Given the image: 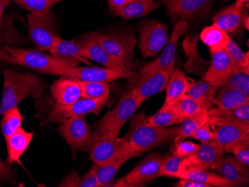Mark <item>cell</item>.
Here are the masks:
<instances>
[{
    "label": "cell",
    "instance_id": "6da1fadb",
    "mask_svg": "<svg viewBox=\"0 0 249 187\" xmlns=\"http://www.w3.org/2000/svg\"><path fill=\"white\" fill-rule=\"evenodd\" d=\"M4 87L0 104V117L10 109L18 107L26 98H39L47 84L33 74L21 73L12 69L3 71Z\"/></svg>",
    "mask_w": 249,
    "mask_h": 187
},
{
    "label": "cell",
    "instance_id": "7a4b0ae2",
    "mask_svg": "<svg viewBox=\"0 0 249 187\" xmlns=\"http://www.w3.org/2000/svg\"><path fill=\"white\" fill-rule=\"evenodd\" d=\"M148 117L144 113L133 116L128 135L131 149L141 154L152 148L174 141L178 135V127H155L149 123Z\"/></svg>",
    "mask_w": 249,
    "mask_h": 187
},
{
    "label": "cell",
    "instance_id": "3957f363",
    "mask_svg": "<svg viewBox=\"0 0 249 187\" xmlns=\"http://www.w3.org/2000/svg\"><path fill=\"white\" fill-rule=\"evenodd\" d=\"M140 106L138 100L131 92L128 90L124 92L117 105L112 111L106 113L98 122L97 129L93 133V137L106 135L120 136L123 125L134 115Z\"/></svg>",
    "mask_w": 249,
    "mask_h": 187
},
{
    "label": "cell",
    "instance_id": "277c9868",
    "mask_svg": "<svg viewBox=\"0 0 249 187\" xmlns=\"http://www.w3.org/2000/svg\"><path fill=\"white\" fill-rule=\"evenodd\" d=\"M6 50L13 59V64L24 66L43 73L61 75L68 68L51 54L40 50H25L7 45Z\"/></svg>",
    "mask_w": 249,
    "mask_h": 187
},
{
    "label": "cell",
    "instance_id": "5b68a950",
    "mask_svg": "<svg viewBox=\"0 0 249 187\" xmlns=\"http://www.w3.org/2000/svg\"><path fill=\"white\" fill-rule=\"evenodd\" d=\"M27 19L30 40L40 51H50L58 36L51 10L29 14Z\"/></svg>",
    "mask_w": 249,
    "mask_h": 187
},
{
    "label": "cell",
    "instance_id": "8992f818",
    "mask_svg": "<svg viewBox=\"0 0 249 187\" xmlns=\"http://www.w3.org/2000/svg\"><path fill=\"white\" fill-rule=\"evenodd\" d=\"M58 133L73 151L89 153L93 142V133L86 122L85 115L74 116L61 122Z\"/></svg>",
    "mask_w": 249,
    "mask_h": 187
},
{
    "label": "cell",
    "instance_id": "52a82bcc",
    "mask_svg": "<svg viewBox=\"0 0 249 187\" xmlns=\"http://www.w3.org/2000/svg\"><path fill=\"white\" fill-rule=\"evenodd\" d=\"M136 73L129 68L113 69L97 67H75L66 69L60 76L77 82H108L122 79H132Z\"/></svg>",
    "mask_w": 249,
    "mask_h": 187
},
{
    "label": "cell",
    "instance_id": "ba28073f",
    "mask_svg": "<svg viewBox=\"0 0 249 187\" xmlns=\"http://www.w3.org/2000/svg\"><path fill=\"white\" fill-rule=\"evenodd\" d=\"M188 32V24L186 19H180L174 26L171 37L165 47L164 51L158 59L150 64H146L136 74V78H143L152 74L162 70H174L175 58H176V47L180 37L187 34Z\"/></svg>",
    "mask_w": 249,
    "mask_h": 187
},
{
    "label": "cell",
    "instance_id": "9c48e42d",
    "mask_svg": "<svg viewBox=\"0 0 249 187\" xmlns=\"http://www.w3.org/2000/svg\"><path fill=\"white\" fill-rule=\"evenodd\" d=\"M163 159L160 153L152 152L138 167L133 169L115 184H112L111 187H145V185L160 177L159 171Z\"/></svg>",
    "mask_w": 249,
    "mask_h": 187
},
{
    "label": "cell",
    "instance_id": "30bf717a",
    "mask_svg": "<svg viewBox=\"0 0 249 187\" xmlns=\"http://www.w3.org/2000/svg\"><path fill=\"white\" fill-rule=\"evenodd\" d=\"M131 149L128 135L120 136L106 135L93 137V146L89 152L90 159L98 166L106 164Z\"/></svg>",
    "mask_w": 249,
    "mask_h": 187
},
{
    "label": "cell",
    "instance_id": "8fae6325",
    "mask_svg": "<svg viewBox=\"0 0 249 187\" xmlns=\"http://www.w3.org/2000/svg\"><path fill=\"white\" fill-rule=\"evenodd\" d=\"M139 47L143 58L155 56L165 48L169 41L168 29L159 21H149L140 25Z\"/></svg>",
    "mask_w": 249,
    "mask_h": 187
},
{
    "label": "cell",
    "instance_id": "7c38bea8",
    "mask_svg": "<svg viewBox=\"0 0 249 187\" xmlns=\"http://www.w3.org/2000/svg\"><path fill=\"white\" fill-rule=\"evenodd\" d=\"M96 36L101 45L107 52L123 61L126 68L131 69V62L134 58V48L137 44V39L133 33H96Z\"/></svg>",
    "mask_w": 249,
    "mask_h": 187
},
{
    "label": "cell",
    "instance_id": "4fadbf2b",
    "mask_svg": "<svg viewBox=\"0 0 249 187\" xmlns=\"http://www.w3.org/2000/svg\"><path fill=\"white\" fill-rule=\"evenodd\" d=\"M171 72V71L162 70L143 78L134 77L130 79L131 82L128 90L135 96L141 105L151 96L166 90Z\"/></svg>",
    "mask_w": 249,
    "mask_h": 187
},
{
    "label": "cell",
    "instance_id": "5bb4252c",
    "mask_svg": "<svg viewBox=\"0 0 249 187\" xmlns=\"http://www.w3.org/2000/svg\"><path fill=\"white\" fill-rule=\"evenodd\" d=\"M108 99L92 100L82 97L70 105L59 106L55 104L50 114V121L61 123L64 120L74 116H86L89 114L98 116L103 111Z\"/></svg>",
    "mask_w": 249,
    "mask_h": 187
},
{
    "label": "cell",
    "instance_id": "9a60e30c",
    "mask_svg": "<svg viewBox=\"0 0 249 187\" xmlns=\"http://www.w3.org/2000/svg\"><path fill=\"white\" fill-rule=\"evenodd\" d=\"M225 150L215 140L201 143L196 152L186 157L183 161L185 166H193L202 170H217L224 160Z\"/></svg>",
    "mask_w": 249,
    "mask_h": 187
},
{
    "label": "cell",
    "instance_id": "2e32d148",
    "mask_svg": "<svg viewBox=\"0 0 249 187\" xmlns=\"http://www.w3.org/2000/svg\"><path fill=\"white\" fill-rule=\"evenodd\" d=\"M49 51L52 56L62 63L68 69L78 67L82 63L89 64L85 58V51L80 43L64 40L59 36L56 37Z\"/></svg>",
    "mask_w": 249,
    "mask_h": 187
},
{
    "label": "cell",
    "instance_id": "e0dca14e",
    "mask_svg": "<svg viewBox=\"0 0 249 187\" xmlns=\"http://www.w3.org/2000/svg\"><path fill=\"white\" fill-rule=\"evenodd\" d=\"M84 51L85 58L93 60L106 68L113 69H125L126 66L123 61L112 56L104 47L101 45L96 36V32H91L85 34L79 42Z\"/></svg>",
    "mask_w": 249,
    "mask_h": 187
},
{
    "label": "cell",
    "instance_id": "ac0fdd59",
    "mask_svg": "<svg viewBox=\"0 0 249 187\" xmlns=\"http://www.w3.org/2000/svg\"><path fill=\"white\" fill-rule=\"evenodd\" d=\"M211 66L202 79L221 87L234 69L233 63L225 50L211 51Z\"/></svg>",
    "mask_w": 249,
    "mask_h": 187
},
{
    "label": "cell",
    "instance_id": "d6986e66",
    "mask_svg": "<svg viewBox=\"0 0 249 187\" xmlns=\"http://www.w3.org/2000/svg\"><path fill=\"white\" fill-rule=\"evenodd\" d=\"M244 7L243 4L235 2L221 10L213 18V24L228 34L238 32L243 25V18L246 15Z\"/></svg>",
    "mask_w": 249,
    "mask_h": 187
},
{
    "label": "cell",
    "instance_id": "ffe728a7",
    "mask_svg": "<svg viewBox=\"0 0 249 187\" xmlns=\"http://www.w3.org/2000/svg\"><path fill=\"white\" fill-rule=\"evenodd\" d=\"M216 170L233 187L249 186V167L237 160L234 156L225 157Z\"/></svg>",
    "mask_w": 249,
    "mask_h": 187
},
{
    "label": "cell",
    "instance_id": "44dd1931",
    "mask_svg": "<svg viewBox=\"0 0 249 187\" xmlns=\"http://www.w3.org/2000/svg\"><path fill=\"white\" fill-rule=\"evenodd\" d=\"M51 93L56 105H70L82 98L79 82L63 77L52 85Z\"/></svg>",
    "mask_w": 249,
    "mask_h": 187
},
{
    "label": "cell",
    "instance_id": "7402d4cb",
    "mask_svg": "<svg viewBox=\"0 0 249 187\" xmlns=\"http://www.w3.org/2000/svg\"><path fill=\"white\" fill-rule=\"evenodd\" d=\"M141 153L135 152L133 149L127 151L117 158L106 163V164L93 166L96 178L101 187H111L116 174L122 166L134 157L141 155Z\"/></svg>",
    "mask_w": 249,
    "mask_h": 187
},
{
    "label": "cell",
    "instance_id": "603a6c76",
    "mask_svg": "<svg viewBox=\"0 0 249 187\" xmlns=\"http://www.w3.org/2000/svg\"><path fill=\"white\" fill-rule=\"evenodd\" d=\"M176 178L179 179L194 180L211 184L213 187H233L221 174H215L208 170H202L193 166L181 164Z\"/></svg>",
    "mask_w": 249,
    "mask_h": 187
},
{
    "label": "cell",
    "instance_id": "cb8c5ba5",
    "mask_svg": "<svg viewBox=\"0 0 249 187\" xmlns=\"http://www.w3.org/2000/svg\"><path fill=\"white\" fill-rule=\"evenodd\" d=\"M34 135V131L28 132L23 128H19L12 136L5 140L8 152L7 162L10 165L19 163V159L29 148Z\"/></svg>",
    "mask_w": 249,
    "mask_h": 187
},
{
    "label": "cell",
    "instance_id": "d4e9b609",
    "mask_svg": "<svg viewBox=\"0 0 249 187\" xmlns=\"http://www.w3.org/2000/svg\"><path fill=\"white\" fill-rule=\"evenodd\" d=\"M219 89V86L202 79L190 82L187 93L199 102L203 108L211 110L214 107V99Z\"/></svg>",
    "mask_w": 249,
    "mask_h": 187
},
{
    "label": "cell",
    "instance_id": "484cf974",
    "mask_svg": "<svg viewBox=\"0 0 249 187\" xmlns=\"http://www.w3.org/2000/svg\"><path fill=\"white\" fill-rule=\"evenodd\" d=\"M214 126V140L223 149L239 141L249 140V128L230 124Z\"/></svg>",
    "mask_w": 249,
    "mask_h": 187
},
{
    "label": "cell",
    "instance_id": "4316f807",
    "mask_svg": "<svg viewBox=\"0 0 249 187\" xmlns=\"http://www.w3.org/2000/svg\"><path fill=\"white\" fill-rule=\"evenodd\" d=\"M189 83L185 74L178 69H174L170 74L167 87L165 105L170 106L176 104L184 95L187 94Z\"/></svg>",
    "mask_w": 249,
    "mask_h": 187
},
{
    "label": "cell",
    "instance_id": "83f0119b",
    "mask_svg": "<svg viewBox=\"0 0 249 187\" xmlns=\"http://www.w3.org/2000/svg\"><path fill=\"white\" fill-rule=\"evenodd\" d=\"M158 4L154 0H133L128 5L120 8H110L115 16L130 19L142 17L158 8Z\"/></svg>",
    "mask_w": 249,
    "mask_h": 187
},
{
    "label": "cell",
    "instance_id": "f1b7e54d",
    "mask_svg": "<svg viewBox=\"0 0 249 187\" xmlns=\"http://www.w3.org/2000/svg\"><path fill=\"white\" fill-rule=\"evenodd\" d=\"M211 1L212 0H175L166 6V8L169 15L186 19L202 12L210 5Z\"/></svg>",
    "mask_w": 249,
    "mask_h": 187
},
{
    "label": "cell",
    "instance_id": "f546056e",
    "mask_svg": "<svg viewBox=\"0 0 249 187\" xmlns=\"http://www.w3.org/2000/svg\"><path fill=\"white\" fill-rule=\"evenodd\" d=\"M214 99V106L219 109L235 108L249 102V96L229 86H222Z\"/></svg>",
    "mask_w": 249,
    "mask_h": 187
},
{
    "label": "cell",
    "instance_id": "4dcf8cb0",
    "mask_svg": "<svg viewBox=\"0 0 249 187\" xmlns=\"http://www.w3.org/2000/svg\"><path fill=\"white\" fill-rule=\"evenodd\" d=\"M22 40V36L15 30L13 23L5 21L0 26V62L13 64V59L7 51L6 46L11 45L12 43L21 44Z\"/></svg>",
    "mask_w": 249,
    "mask_h": 187
},
{
    "label": "cell",
    "instance_id": "1f68e13d",
    "mask_svg": "<svg viewBox=\"0 0 249 187\" xmlns=\"http://www.w3.org/2000/svg\"><path fill=\"white\" fill-rule=\"evenodd\" d=\"M211 117L208 114V110L205 109L199 114L192 117L184 118L182 122L178 127V135L174 142H178L184 140L185 138L191 137L192 135L196 133L199 128L210 122Z\"/></svg>",
    "mask_w": 249,
    "mask_h": 187
},
{
    "label": "cell",
    "instance_id": "d6a6232c",
    "mask_svg": "<svg viewBox=\"0 0 249 187\" xmlns=\"http://www.w3.org/2000/svg\"><path fill=\"white\" fill-rule=\"evenodd\" d=\"M231 37L219 27L213 24L201 31L200 39L211 51L224 50Z\"/></svg>",
    "mask_w": 249,
    "mask_h": 187
},
{
    "label": "cell",
    "instance_id": "836d02e7",
    "mask_svg": "<svg viewBox=\"0 0 249 187\" xmlns=\"http://www.w3.org/2000/svg\"><path fill=\"white\" fill-rule=\"evenodd\" d=\"M184 119L176 114L171 107L163 104L156 114L148 117V121L153 126L166 128L171 125H180Z\"/></svg>",
    "mask_w": 249,
    "mask_h": 187
},
{
    "label": "cell",
    "instance_id": "e575fe53",
    "mask_svg": "<svg viewBox=\"0 0 249 187\" xmlns=\"http://www.w3.org/2000/svg\"><path fill=\"white\" fill-rule=\"evenodd\" d=\"M224 50L230 57L233 68L249 75V52L245 53L242 51L240 47L231 38L229 39Z\"/></svg>",
    "mask_w": 249,
    "mask_h": 187
},
{
    "label": "cell",
    "instance_id": "d590c367",
    "mask_svg": "<svg viewBox=\"0 0 249 187\" xmlns=\"http://www.w3.org/2000/svg\"><path fill=\"white\" fill-rule=\"evenodd\" d=\"M1 129L5 140L21 128L22 122L24 118L22 117L20 111L18 107L10 109L2 116Z\"/></svg>",
    "mask_w": 249,
    "mask_h": 187
},
{
    "label": "cell",
    "instance_id": "8d00e7d4",
    "mask_svg": "<svg viewBox=\"0 0 249 187\" xmlns=\"http://www.w3.org/2000/svg\"><path fill=\"white\" fill-rule=\"evenodd\" d=\"M170 107L176 114L183 118L196 115L205 110L199 102L187 94L184 95L176 104L170 106Z\"/></svg>",
    "mask_w": 249,
    "mask_h": 187
},
{
    "label": "cell",
    "instance_id": "74e56055",
    "mask_svg": "<svg viewBox=\"0 0 249 187\" xmlns=\"http://www.w3.org/2000/svg\"><path fill=\"white\" fill-rule=\"evenodd\" d=\"M82 89V97L92 100L106 99L110 96V86L105 82H78Z\"/></svg>",
    "mask_w": 249,
    "mask_h": 187
},
{
    "label": "cell",
    "instance_id": "f35d334b",
    "mask_svg": "<svg viewBox=\"0 0 249 187\" xmlns=\"http://www.w3.org/2000/svg\"><path fill=\"white\" fill-rule=\"evenodd\" d=\"M210 117H225L240 120L249 124V102L231 109L213 108L208 110Z\"/></svg>",
    "mask_w": 249,
    "mask_h": 187
},
{
    "label": "cell",
    "instance_id": "ab89813d",
    "mask_svg": "<svg viewBox=\"0 0 249 187\" xmlns=\"http://www.w3.org/2000/svg\"><path fill=\"white\" fill-rule=\"evenodd\" d=\"M222 86L233 88L249 96V75L233 69L227 79L221 85V87Z\"/></svg>",
    "mask_w": 249,
    "mask_h": 187
},
{
    "label": "cell",
    "instance_id": "60d3db41",
    "mask_svg": "<svg viewBox=\"0 0 249 187\" xmlns=\"http://www.w3.org/2000/svg\"><path fill=\"white\" fill-rule=\"evenodd\" d=\"M185 157L173 154L171 157L163 159L159 171V176L176 178V174L178 172L179 169Z\"/></svg>",
    "mask_w": 249,
    "mask_h": 187
},
{
    "label": "cell",
    "instance_id": "b9f144b4",
    "mask_svg": "<svg viewBox=\"0 0 249 187\" xmlns=\"http://www.w3.org/2000/svg\"><path fill=\"white\" fill-rule=\"evenodd\" d=\"M225 152L233 153L237 160L247 167L249 166V140L239 141L224 149Z\"/></svg>",
    "mask_w": 249,
    "mask_h": 187
},
{
    "label": "cell",
    "instance_id": "7bdbcfd3",
    "mask_svg": "<svg viewBox=\"0 0 249 187\" xmlns=\"http://www.w3.org/2000/svg\"><path fill=\"white\" fill-rule=\"evenodd\" d=\"M198 146L199 145L195 144L191 141H180L176 142L174 149V154L182 156V157H189L196 152Z\"/></svg>",
    "mask_w": 249,
    "mask_h": 187
},
{
    "label": "cell",
    "instance_id": "ee69618b",
    "mask_svg": "<svg viewBox=\"0 0 249 187\" xmlns=\"http://www.w3.org/2000/svg\"><path fill=\"white\" fill-rule=\"evenodd\" d=\"M0 180L5 181L10 185H15L16 183L15 173L8 162L0 159Z\"/></svg>",
    "mask_w": 249,
    "mask_h": 187
},
{
    "label": "cell",
    "instance_id": "f6af8a7d",
    "mask_svg": "<svg viewBox=\"0 0 249 187\" xmlns=\"http://www.w3.org/2000/svg\"><path fill=\"white\" fill-rule=\"evenodd\" d=\"M212 125L208 122L206 125L201 127V128L192 135L191 138L200 141L201 143L210 142L214 140V132L211 130Z\"/></svg>",
    "mask_w": 249,
    "mask_h": 187
},
{
    "label": "cell",
    "instance_id": "bcb514c9",
    "mask_svg": "<svg viewBox=\"0 0 249 187\" xmlns=\"http://www.w3.org/2000/svg\"><path fill=\"white\" fill-rule=\"evenodd\" d=\"M64 1V0H38L36 3L30 5L26 8L30 13H36V12H42L51 10L52 7L58 2Z\"/></svg>",
    "mask_w": 249,
    "mask_h": 187
},
{
    "label": "cell",
    "instance_id": "7dc6e473",
    "mask_svg": "<svg viewBox=\"0 0 249 187\" xmlns=\"http://www.w3.org/2000/svg\"><path fill=\"white\" fill-rule=\"evenodd\" d=\"M78 187H100L93 167L80 180Z\"/></svg>",
    "mask_w": 249,
    "mask_h": 187
},
{
    "label": "cell",
    "instance_id": "c3c4849f",
    "mask_svg": "<svg viewBox=\"0 0 249 187\" xmlns=\"http://www.w3.org/2000/svg\"><path fill=\"white\" fill-rule=\"evenodd\" d=\"M177 187H213L211 184L199 182L194 180L180 179L178 183L175 185Z\"/></svg>",
    "mask_w": 249,
    "mask_h": 187
},
{
    "label": "cell",
    "instance_id": "681fc988",
    "mask_svg": "<svg viewBox=\"0 0 249 187\" xmlns=\"http://www.w3.org/2000/svg\"><path fill=\"white\" fill-rule=\"evenodd\" d=\"M80 180V178H78L77 173L73 171L67 178L64 179V181L60 184L59 187H78Z\"/></svg>",
    "mask_w": 249,
    "mask_h": 187
},
{
    "label": "cell",
    "instance_id": "f907efd6",
    "mask_svg": "<svg viewBox=\"0 0 249 187\" xmlns=\"http://www.w3.org/2000/svg\"><path fill=\"white\" fill-rule=\"evenodd\" d=\"M133 0H107L110 8H120L129 4Z\"/></svg>",
    "mask_w": 249,
    "mask_h": 187
},
{
    "label": "cell",
    "instance_id": "816d5d0a",
    "mask_svg": "<svg viewBox=\"0 0 249 187\" xmlns=\"http://www.w3.org/2000/svg\"><path fill=\"white\" fill-rule=\"evenodd\" d=\"M11 0H0V26L3 25L2 15L6 7L9 6Z\"/></svg>",
    "mask_w": 249,
    "mask_h": 187
},
{
    "label": "cell",
    "instance_id": "f5cc1de1",
    "mask_svg": "<svg viewBox=\"0 0 249 187\" xmlns=\"http://www.w3.org/2000/svg\"><path fill=\"white\" fill-rule=\"evenodd\" d=\"M13 1L15 3L18 4L19 6L26 9L28 7L33 5L34 3H36L38 0H13Z\"/></svg>",
    "mask_w": 249,
    "mask_h": 187
},
{
    "label": "cell",
    "instance_id": "db71d44e",
    "mask_svg": "<svg viewBox=\"0 0 249 187\" xmlns=\"http://www.w3.org/2000/svg\"><path fill=\"white\" fill-rule=\"evenodd\" d=\"M249 15H248V14H246V15L244 16V18H243V25L246 26V28L247 29H249Z\"/></svg>",
    "mask_w": 249,
    "mask_h": 187
},
{
    "label": "cell",
    "instance_id": "11a10c76",
    "mask_svg": "<svg viewBox=\"0 0 249 187\" xmlns=\"http://www.w3.org/2000/svg\"><path fill=\"white\" fill-rule=\"evenodd\" d=\"M236 2H240V3L243 4L245 7L248 6V4H249V0H236Z\"/></svg>",
    "mask_w": 249,
    "mask_h": 187
},
{
    "label": "cell",
    "instance_id": "9f6ffc18",
    "mask_svg": "<svg viewBox=\"0 0 249 187\" xmlns=\"http://www.w3.org/2000/svg\"><path fill=\"white\" fill-rule=\"evenodd\" d=\"M163 4H164L165 6H168L169 4L172 3V2H174L175 0H160Z\"/></svg>",
    "mask_w": 249,
    "mask_h": 187
}]
</instances>
